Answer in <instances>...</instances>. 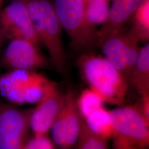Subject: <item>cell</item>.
Segmentation results:
<instances>
[{"mask_svg": "<svg viewBox=\"0 0 149 149\" xmlns=\"http://www.w3.org/2000/svg\"><path fill=\"white\" fill-rule=\"evenodd\" d=\"M82 74L103 102L122 106L128 88V80L104 57L84 54L77 60Z\"/></svg>", "mask_w": 149, "mask_h": 149, "instance_id": "1", "label": "cell"}, {"mask_svg": "<svg viewBox=\"0 0 149 149\" xmlns=\"http://www.w3.org/2000/svg\"><path fill=\"white\" fill-rule=\"evenodd\" d=\"M27 7L33 26L42 45L47 50L50 65L64 74L66 60L63 43V28L50 0H21Z\"/></svg>", "mask_w": 149, "mask_h": 149, "instance_id": "2", "label": "cell"}, {"mask_svg": "<svg viewBox=\"0 0 149 149\" xmlns=\"http://www.w3.org/2000/svg\"><path fill=\"white\" fill-rule=\"evenodd\" d=\"M109 112L112 149H146L149 145V122L137 102Z\"/></svg>", "mask_w": 149, "mask_h": 149, "instance_id": "3", "label": "cell"}, {"mask_svg": "<svg viewBox=\"0 0 149 149\" xmlns=\"http://www.w3.org/2000/svg\"><path fill=\"white\" fill-rule=\"evenodd\" d=\"M53 4L71 47L81 52L90 49L96 42L97 30L87 18L86 0H54Z\"/></svg>", "mask_w": 149, "mask_h": 149, "instance_id": "4", "label": "cell"}, {"mask_svg": "<svg viewBox=\"0 0 149 149\" xmlns=\"http://www.w3.org/2000/svg\"><path fill=\"white\" fill-rule=\"evenodd\" d=\"M51 81L32 70H10L0 75V94L13 103H33Z\"/></svg>", "mask_w": 149, "mask_h": 149, "instance_id": "5", "label": "cell"}, {"mask_svg": "<svg viewBox=\"0 0 149 149\" xmlns=\"http://www.w3.org/2000/svg\"><path fill=\"white\" fill-rule=\"evenodd\" d=\"M77 97L70 91L63 95L59 113L51 127L53 141L59 149H71L76 143L80 129Z\"/></svg>", "mask_w": 149, "mask_h": 149, "instance_id": "6", "label": "cell"}, {"mask_svg": "<svg viewBox=\"0 0 149 149\" xmlns=\"http://www.w3.org/2000/svg\"><path fill=\"white\" fill-rule=\"evenodd\" d=\"M32 111L0 102V149H21L26 143Z\"/></svg>", "mask_w": 149, "mask_h": 149, "instance_id": "7", "label": "cell"}, {"mask_svg": "<svg viewBox=\"0 0 149 149\" xmlns=\"http://www.w3.org/2000/svg\"><path fill=\"white\" fill-rule=\"evenodd\" d=\"M50 65L40 48L24 39L10 40L0 58V67L5 69H45Z\"/></svg>", "mask_w": 149, "mask_h": 149, "instance_id": "8", "label": "cell"}, {"mask_svg": "<svg viewBox=\"0 0 149 149\" xmlns=\"http://www.w3.org/2000/svg\"><path fill=\"white\" fill-rule=\"evenodd\" d=\"M0 30L10 40H27L40 48L41 42L33 26L27 7L21 0H14L0 14Z\"/></svg>", "mask_w": 149, "mask_h": 149, "instance_id": "9", "label": "cell"}, {"mask_svg": "<svg viewBox=\"0 0 149 149\" xmlns=\"http://www.w3.org/2000/svg\"><path fill=\"white\" fill-rule=\"evenodd\" d=\"M63 98V95L51 81L37 106L32 108L29 127L34 136L47 135L59 113Z\"/></svg>", "mask_w": 149, "mask_h": 149, "instance_id": "10", "label": "cell"}, {"mask_svg": "<svg viewBox=\"0 0 149 149\" xmlns=\"http://www.w3.org/2000/svg\"><path fill=\"white\" fill-rule=\"evenodd\" d=\"M145 0H113L106 21L97 31L96 42L122 31Z\"/></svg>", "mask_w": 149, "mask_h": 149, "instance_id": "11", "label": "cell"}, {"mask_svg": "<svg viewBox=\"0 0 149 149\" xmlns=\"http://www.w3.org/2000/svg\"><path fill=\"white\" fill-rule=\"evenodd\" d=\"M97 42L101 47L104 58L128 80L126 74V32L120 31Z\"/></svg>", "mask_w": 149, "mask_h": 149, "instance_id": "12", "label": "cell"}, {"mask_svg": "<svg viewBox=\"0 0 149 149\" xmlns=\"http://www.w3.org/2000/svg\"><path fill=\"white\" fill-rule=\"evenodd\" d=\"M129 82L140 96L149 95V43L140 48L138 57L129 77Z\"/></svg>", "mask_w": 149, "mask_h": 149, "instance_id": "13", "label": "cell"}, {"mask_svg": "<svg viewBox=\"0 0 149 149\" xmlns=\"http://www.w3.org/2000/svg\"><path fill=\"white\" fill-rule=\"evenodd\" d=\"M71 149H108L107 139L91 130L84 118L80 116V132L77 140Z\"/></svg>", "mask_w": 149, "mask_h": 149, "instance_id": "14", "label": "cell"}, {"mask_svg": "<svg viewBox=\"0 0 149 149\" xmlns=\"http://www.w3.org/2000/svg\"><path fill=\"white\" fill-rule=\"evenodd\" d=\"M132 28L130 31L140 42H148L149 39V0H145L131 17Z\"/></svg>", "mask_w": 149, "mask_h": 149, "instance_id": "15", "label": "cell"}, {"mask_svg": "<svg viewBox=\"0 0 149 149\" xmlns=\"http://www.w3.org/2000/svg\"><path fill=\"white\" fill-rule=\"evenodd\" d=\"M87 126L94 133L104 138L111 136V121L109 112L100 108L84 118Z\"/></svg>", "mask_w": 149, "mask_h": 149, "instance_id": "16", "label": "cell"}, {"mask_svg": "<svg viewBox=\"0 0 149 149\" xmlns=\"http://www.w3.org/2000/svg\"><path fill=\"white\" fill-rule=\"evenodd\" d=\"M109 0H86L87 16L91 26L96 29L98 25L106 21L109 13Z\"/></svg>", "mask_w": 149, "mask_h": 149, "instance_id": "17", "label": "cell"}, {"mask_svg": "<svg viewBox=\"0 0 149 149\" xmlns=\"http://www.w3.org/2000/svg\"><path fill=\"white\" fill-rule=\"evenodd\" d=\"M77 107L81 117L85 118L96 110L103 108L101 98L91 90L84 91L77 97Z\"/></svg>", "mask_w": 149, "mask_h": 149, "instance_id": "18", "label": "cell"}, {"mask_svg": "<svg viewBox=\"0 0 149 149\" xmlns=\"http://www.w3.org/2000/svg\"><path fill=\"white\" fill-rule=\"evenodd\" d=\"M127 52H126V74L128 81L130 74L134 68L138 57L140 48L138 37L130 30L126 32ZM129 82V81H128Z\"/></svg>", "mask_w": 149, "mask_h": 149, "instance_id": "19", "label": "cell"}, {"mask_svg": "<svg viewBox=\"0 0 149 149\" xmlns=\"http://www.w3.org/2000/svg\"><path fill=\"white\" fill-rule=\"evenodd\" d=\"M21 149H55V145L47 135L34 136L27 143L26 142Z\"/></svg>", "mask_w": 149, "mask_h": 149, "instance_id": "20", "label": "cell"}, {"mask_svg": "<svg viewBox=\"0 0 149 149\" xmlns=\"http://www.w3.org/2000/svg\"><path fill=\"white\" fill-rule=\"evenodd\" d=\"M5 38L4 37L3 35L2 34V32H1V30H0V48H1V45H2V43H3V40H4Z\"/></svg>", "mask_w": 149, "mask_h": 149, "instance_id": "21", "label": "cell"}, {"mask_svg": "<svg viewBox=\"0 0 149 149\" xmlns=\"http://www.w3.org/2000/svg\"><path fill=\"white\" fill-rule=\"evenodd\" d=\"M1 5H2V0H0V8L1 7Z\"/></svg>", "mask_w": 149, "mask_h": 149, "instance_id": "22", "label": "cell"}, {"mask_svg": "<svg viewBox=\"0 0 149 149\" xmlns=\"http://www.w3.org/2000/svg\"><path fill=\"white\" fill-rule=\"evenodd\" d=\"M109 1H113V0H109Z\"/></svg>", "mask_w": 149, "mask_h": 149, "instance_id": "23", "label": "cell"}]
</instances>
